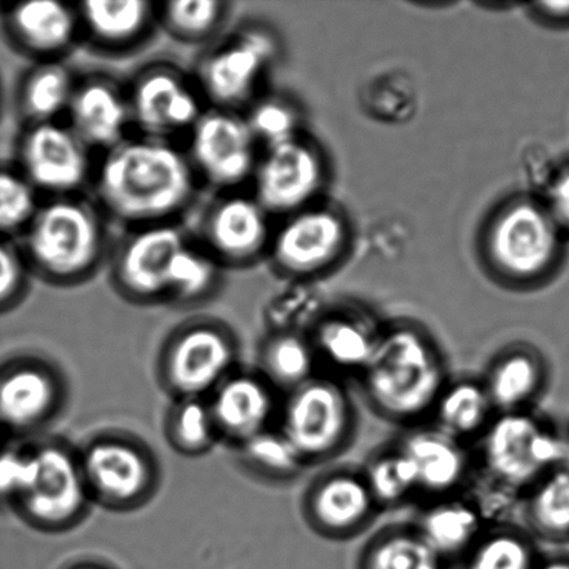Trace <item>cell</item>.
Returning a JSON list of instances; mask_svg holds the SVG:
<instances>
[{
  "label": "cell",
  "mask_w": 569,
  "mask_h": 569,
  "mask_svg": "<svg viewBox=\"0 0 569 569\" xmlns=\"http://www.w3.org/2000/svg\"><path fill=\"white\" fill-rule=\"evenodd\" d=\"M198 176L170 141L127 138L104 152L94 172L99 203L137 228L172 222L193 198Z\"/></svg>",
  "instance_id": "obj_1"
},
{
  "label": "cell",
  "mask_w": 569,
  "mask_h": 569,
  "mask_svg": "<svg viewBox=\"0 0 569 569\" xmlns=\"http://www.w3.org/2000/svg\"><path fill=\"white\" fill-rule=\"evenodd\" d=\"M449 381L438 340L410 321L383 326L376 351L356 379L373 415L403 428L429 420Z\"/></svg>",
  "instance_id": "obj_2"
},
{
  "label": "cell",
  "mask_w": 569,
  "mask_h": 569,
  "mask_svg": "<svg viewBox=\"0 0 569 569\" xmlns=\"http://www.w3.org/2000/svg\"><path fill=\"white\" fill-rule=\"evenodd\" d=\"M24 239L28 263L53 283L87 280L103 258V222L98 211L77 194L39 204Z\"/></svg>",
  "instance_id": "obj_3"
},
{
  "label": "cell",
  "mask_w": 569,
  "mask_h": 569,
  "mask_svg": "<svg viewBox=\"0 0 569 569\" xmlns=\"http://www.w3.org/2000/svg\"><path fill=\"white\" fill-rule=\"evenodd\" d=\"M478 443L488 482L520 496L565 460V431L537 409L498 412Z\"/></svg>",
  "instance_id": "obj_4"
},
{
  "label": "cell",
  "mask_w": 569,
  "mask_h": 569,
  "mask_svg": "<svg viewBox=\"0 0 569 569\" xmlns=\"http://www.w3.org/2000/svg\"><path fill=\"white\" fill-rule=\"evenodd\" d=\"M357 426L359 415L343 379L318 373L282 396L277 427L310 467L337 459L348 450Z\"/></svg>",
  "instance_id": "obj_5"
},
{
  "label": "cell",
  "mask_w": 569,
  "mask_h": 569,
  "mask_svg": "<svg viewBox=\"0 0 569 569\" xmlns=\"http://www.w3.org/2000/svg\"><path fill=\"white\" fill-rule=\"evenodd\" d=\"M485 250L503 280L535 283L545 280L559 263L562 231L545 203L515 200L493 217Z\"/></svg>",
  "instance_id": "obj_6"
},
{
  "label": "cell",
  "mask_w": 569,
  "mask_h": 569,
  "mask_svg": "<svg viewBox=\"0 0 569 569\" xmlns=\"http://www.w3.org/2000/svg\"><path fill=\"white\" fill-rule=\"evenodd\" d=\"M30 483L19 503L33 527L48 532L66 531L80 522L92 503L80 455L60 442H43L31 449Z\"/></svg>",
  "instance_id": "obj_7"
},
{
  "label": "cell",
  "mask_w": 569,
  "mask_h": 569,
  "mask_svg": "<svg viewBox=\"0 0 569 569\" xmlns=\"http://www.w3.org/2000/svg\"><path fill=\"white\" fill-rule=\"evenodd\" d=\"M238 345L213 322H194L172 335L160 359V378L176 399H208L237 371Z\"/></svg>",
  "instance_id": "obj_8"
},
{
  "label": "cell",
  "mask_w": 569,
  "mask_h": 569,
  "mask_svg": "<svg viewBox=\"0 0 569 569\" xmlns=\"http://www.w3.org/2000/svg\"><path fill=\"white\" fill-rule=\"evenodd\" d=\"M78 455L92 501L106 509H137L152 498L158 487L153 456L131 439L100 437Z\"/></svg>",
  "instance_id": "obj_9"
},
{
  "label": "cell",
  "mask_w": 569,
  "mask_h": 569,
  "mask_svg": "<svg viewBox=\"0 0 569 569\" xmlns=\"http://www.w3.org/2000/svg\"><path fill=\"white\" fill-rule=\"evenodd\" d=\"M189 137L188 158L197 176L209 186L237 191L252 181L259 144L237 110H204Z\"/></svg>",
  "instance_id": "obj_10"
},
{
  "label": "cell",
  "mask_w": 569,
  "mask_h": 569,
  "mask_svg": "<svg viewBox=\"0 0 569 569\" xmlns=\"http://www.w3.org/2000/svg\"><path fill=\"white\" fill-rule=\"evenodd\" d=\"M277 52L276 38L269 31L243 28L200 60L199 91L214 108L236 110L253 97Z\"/></svg>",
  "instance_id": "obj_11"
},
{
  "label": "cell",
  "mask_w": 569,
  "mask_h": 569,
  "mask_svg": "<svg viewBox=\"0 0 569 569\" xmlns=\"http://www.w3.org/2000/svg\"><path fill=\"white\" fill-rule=\"evenodd\" d=\"M189 243L186 233L172 222L137 228L116 254L117 289L136 303L169 301L177 261Z\"/></svg>",
  "instance_id": "obj_12"
},
{
  "label": "cell",
  "mask_w": 569,
  "mask_h": 569,
  "mask_svg": "<svg viewBox=\"0 0 569 569\" xmlns=\"http://www.w3.org/2000/svg\"><path fill=\"white\" fill-rule=\"evenodd\" d=\"M379 507L361 470L331 468L312 479L301 499V515L318 537L353 539L370 528Z\"/></svg>",
  "instance_id": "obj_13"
},
{
  "label": "cell",
  "mask_w": 569,
  "mask_h": 569,
  "mask_svg": "<svg viewBox=\"0 0 569 569\" xmlns=\"http://www.w3.org/2000/svg\"><path fill=\"white\" fill-rule=\"evenodd\" d=\"M89 150L60 121L31 124L20 143V172L37 192L52 198L72 197L91 177Z\"/></svg>",
  "instance_id": "obj_14"
},
{
  "label": "cell",
  "mask_w": 569,
  "mask_h": 569,
  "mask_svg": "<svg viewBox=\"0 0 569 569\" xmlns=\"http://www.w3.org/2000/svg\"><path fill=\"white\" fill-rule=\"evenodd\" d=\"M128 94L132 124L143 137L164 139L192 128L204 113L202 92L171 67H153L133 81Z\"/></svg>",
  "instance_id": "obj_15"
},
{
  "label": "cell",
  "mask_w": 569,
  "mask_h": 569,
  "mask_svg": "<svg viewBox=\"0 0 569 569\" xmlns=\"http://www.w3.org/2000/svg\"><path fill=\"white\" fill-rule=\"evenodd\" d=\"M253 198L267 213L292 216L309 208L323 182L320 154L309 143L295 139L264 149L256 166Z\"/></svg>",
  "instance_id": "obj_16"
},
{
  "label": "cell",
  "mask_w": 569,
  "mask_h": 569,
  "mask_svg": "<svg viewBox=\"0 0 569 569\" xmlns=\"http://www.w3.org/2000/svg\"><path fill=\"white\" fill-rule=\"evenodd\" d=\"M348 230L337 213L303 209L283 222L272 236L269 252L278 270L292 277L326 271L343 253Z\"/></svg>",
  "instance_id": "obj_17"
},
{
  "label": "cell",
  "mask_w": 569,
  "mask_h": 569,
  "mask_svg": "<svg viewBox=\"0 0 569 569\" xmlns=\"http://www.w3.org/2000/svg\"><path fill=\"white\" fill-rule=\"evenodd\" d=\"M417 473L420 496L429 500L462 493L470 481L473 457L470 445L426 421L405 428L396 440Z\"/></svg>",
  "instance_id": "obj_18"
},
{
  "label": "cell",
  "mask_w": 569,
  "mask_h": 569,
  "mask_svg": "<svg viewBox=\"0 0 569 569\" xmlns=\"http://www.w3.org/2000/svg\"><path fill=\"white\" fill-rule=\"evenodd\" d=\"M280 395L260 372H232L208 398L220 440L239 446L276 427Z\"/></svg>",
  "instance_id": "obj_19"
},
{
  "label": "cell",
  "mask_w": 569,
  "mask_h": 569,
  "mask_svg": "<svg viewBox=\"0 0 569 569\" xmlns=\"http://www.w3.org/2000/svg\"><path fill=\"white\" fill-rule=\"evenodd\" d=\"M269 217L253 194H227L206 217L208 252L220 264L253 263L270 249L272 233Z\"/></svg>",
  "instance_id": "obj_20"
},
{
  "label": "cell",
  "mask_w": 569,
  "mask_h": 569,
  "mask_svg": "<svg viewBox=\"0 0 569 569\" xmlns=\"http://www.w3.org/2000/svg\"><path fill=\"white\" fill-rule=\"evenodd\" d=\"M383 326L360 310L339 309L317 318L309 331L321 373L360 376L376 351Z\"/></svg>",
  "instance_id": "obj_21"
},
{
  "label": "cell",
  "mask_w": 569,
  "mask_h": 569,
  "mask_svg": "<svg viewBox=\"0 0 569 569\" xmlns=\"http://www.w3.org/2000/svg\"><path fill=\"white\" fill-rule=\"evenodd\" d=\"M63 401V381L44 362H24L0 378V423L16 431L47 426Z\"/></svg>",
  "instance_id": "obj_22"
},
{
  "label": "cell",
  "mask_w": 569,
  "mask_h": 569,
  "mask_svg": "<svg viewBox=\"0 0 569 569\" xmlns=\"http://www.w3.org/2000/svg\"><path fill=\"white\" fill-rule=\"evenodd\" d=\"M498 412L532 410L550 382L545 355L529 343H511L496 353L481 378Z\"/></svg>",
  "instance_id": "obj_23"
},
{
  "label": "cell",
  "mask_w": 569,
  "mask_h": 569,
  "mask_svg": "<svg viewBox=\"0 0 569 569\" xmlns=\"http://www.w3.org/2000/svg\"><path fill=\"white\" fill-rule=\"evenodd\" d=\"M66 116L67 126L89 149L104 152L126 141L132 124L128 94L104 78L77 83Z\"/></svg>",
  "instance_id": "obj_24"
},
{
  "label": "cell",
  "mask_w": 569,
  "mask_h": 569,
  "mask_svg": "<svg viewBox=\"0 0 569 569\" xmlns=\"http://www.w3.org/2000/svg\"><path fill=\"white\" fill-rule=\"evenodd\" d=\"M415 527L449 566L465 559L489 523L477 501L460 493L429 500L418 515Z\"/></svg>",
  "instance_id": "obj_25"
},
{
  "label": "cell",
  "mask_w": 569,
  "mask_h": 569,
  "mask_svg": "<svg viewBox=\"0 0 569 569\" xmlns=\"http://www.w3.org/2000/svg\"><path fill=\"white\" fill-rule=\"evenodd\" d=\"M11 37L27 52L54 60L76 41L80 17L70 4L58 0H32L17 3L8 11Z\"/></svg>",
  "instance_id": "obj_26"
},
{
  "label": "cell",
  "mask_w": 569,
  "mask_h": 569,
  "mask_svg": "<svg viewBox=\"0 0 569 569\" xmlns=\"http://www.w3.org/2000/svg\"><path fill=\"white\" fill-rule=\"evenodd\" d=\"M496 411L481 378L450 379L433 406L429 422L467 445L478 442Z\"/></svg>",
  "instance_id": "obj_27"
},
{
  "label": "cell",
  "mask_w": 569,
  "mask_h": 569,
  "mask_svg": "<svg viewBox=\"0 0 569 569\" xmlns=\"http://www.w3.org/2000/svg\"><path fill=\"white\" fill-rule=\"evenodd\" d=\"M144 0H89L78 6L82 30L103 48L122 49L141 41L158 14Z\"/></svg>",
  "instance_id": "obj_28"
},
{
  "label": "cell",
  "mask_w": 569,
  "mask_h": 569,
  "mask_svg": "<svg viewBox=\"0 0 569 569\" xmlns=\"http://www.w3.org/2000/svg\"><path fill=\"white\" fill-rule=\"evenodd\" d=\"M523 529L549 545L569 543V470L565 466L540 478L521 496Z\"/></svg>",
  "instance_id": "obj_29"
},
{
  "label": "cell",
  "mask_w": 569,
  "mask_h": 569,
  "mask_svg": "<svg viewBox=\"0 0 569 569\" xmlns=\"http://www.w3.org/2000/svg\"><path fill=\"white\" fill-rule=\"evenodd\" d=\"M259 372L282 396L321 373L309 332L278 329L260 348Z\"/></svg>",
  "instance_id": "obj_30"
},
{
  "label": "cell",
  "mask_w": 569,
  "mask_h": 569,
  "mask_svg": "<svg viewBox=\"0 0 569 569\" xmlns=\"http://www.w3.org/2000/svg\"><path fill=\"white\" fill-rule=\"evenodd\" d=\"M355 569H448V565L415 526H392L367 540Z\"/></svg>",
  "instance_id": "obj_31"
},
{
  "label": "cell",
  "mask_w": 569,
  "mask_h": 569,
  "mask_svg": "<svg viewBox=\"0 0 569 569\" xmlns=\"http://www.w3.org/2000/svg\"><path fill=\"white\" fill-rule=\"evenodd\" d=\"M538 542L516 523L489 527L468 551L462 569H533L540 559Z\"/></svg>",
  "instance_id": "obj_32"
},
{
  "label": "cell",
  "mask_w": 569,
  "mask_h": 569,
  "mask_svg": "<svg viewBox=\"0 0 569 569\" xmlns=\"http://www.w3.org/2000/svg\"><path fill=\"white\" fill-rule=\"evenodd\" d=\"M76 88L74 77L64 64L44 60L22 83V111L31 124L59 121L61 114H67Z\"/></svg>",
  "instance_id": "obj_33"
},
{
  "label": "cell",
  "mask_w": 569,
  "mask_h": 569,
  "mask_svg": "<svg viewBox=\"0 0 569 569\" xmlns=\"http://www.w3.org/2000/svg\"><path fill=\"white\" fill-rule=\"evenodd\" d=\"M361 472L381 511L398 509L420 496L415 467L396 443L368 457Z\"/></svg>",
  "instance_id": "obj_34"
},
{
  "label": "cell",
  "mask_w": 569,
  "mask_h": 569,
  "mask_svg": "<svg viewBox=\"0 0 569 569\" xmlns=\"http://www.w3.org/2000/svg\"><path fill=\"white\" fill-rule=\"evenodd\" d=\"M237 449L244 467L267 481L292 482L310 468L277 426L256 435Z\"/></svg>",
  "instance_id": "obj_35"
},
{
  "label": "cell",
  "mask_w": 569,
  "mask_h": 569,
  "mask_svg": "<svg viewBox=\"0 0 569 569\" xmlns=\"http://www.w3.org/2000/svg\"><path fill=\"white\" fill-rule=\"evenodd\" d=\"M166 437L182 456L199 457L219 442L213 415L206 398L176 399L166 421Z\"/></svg>",
  "instance_id": "obj_36"
},
{
  "label": "cell",
  "mask_w": 569,
  "mask_h": 569,
  "mask_svg": "<svg viewBox=\"0 0 569 569\" xmlns=\"http://www.w3.org/2000/svg\"><path fill=\"white\" fill-rule=\"evenodd\" d=\"M220 281V263L208 249L189 243L178 259L170 284L169 301L193 305L208 299Z\"/></svg>",
  "instance_id": "obj_37"
},
{
  "label": "cell",
  "mask_w": 569,
  "mask_h": 569,
  "mask_svg": "<svg viewBox=\"0 0 569 569\" xmlns=\"http://www.w3.org/2000/svg\"><path fill=\"white\" fill-rule=\"evenodd\" d=\"M226 3L219 0H174L160 4L158 16L172 36L188 42L204 41L219 30Z\"/></svg>",
  "instance_id": "obj_38"
},
{
  "label": "cell",
  "mask_w": 569,
  "mask_h": 569,
  "mask_svg": "<svg viewBox=\"0 0 569 569\" xmlns=\"http://www.w3.org/2000/svg\"><path fill=\"white\" fill-rule=\"evenodd\" d=\"M256 142L264 149L298 139L299 116L288 102L278 98L258 100L244 116Z\"/></svg>",
  "instance_id": "obj_39"
},
{
  "label": "cell",
  "mask_w": 569,
  "mask_h": 569,
  "mask_svg": "<svg viewBox=\"0 0 569 569\" xmlns=\"http://www.w3.org/2000/svg\"><path fill=\"white\" fill-rule=\"evenodd\" d=\"M39 208L38 192L20 171L0 170V233L24 232Z\"/></svg>",
  "instance_id": "obj_40"
},
{
  "label": "cell",
  "mask_w": 569,
  "mask_h": 569,
  "mask_svg": "<svg viewBox=\"0 0 569 569\" xmlns=\"http://www.w3.org/2000/svg\"><path fill=\"white\" fill-rule=\"evenodd\" d=\"M31 472V450L0 455V495L19 501L30 483Z\"/></svg>",
  "instance_id": "obj_41"
},
{
  "label": "cell",
  "mask_w": 569,
  "mask_h": 569,
  "mask_svg": "<svg viewBox=\"0 0 569 569\" xmlns=\"http://www.w3.org/2000/svg\"><path fill=\"white\" fill-rule=\"evenodd\" d=\"M24 284V261L10 244L0 241V306L19 298Z\"/></svg>",
  "instance_id": "obj_42"
},
{
  "label": "cell",
  "mask_w": 569,
  "mask_h": 569,
  "mask_svg": "<svg viewBox=\"0 0 569 569\" xmlns=\"http://www.w3.org/2000/svg\"><path fill=\"white\" fill-rule=\"evenodd\" d=\"M545 206L562 233H569V163L550 182Z\"/></svg>",
  "instance_id": "obj_43"
},
{
  "label": "cell",
  "mask_w": 569,
  "mask_h": 569,
  "mask_svg": "<svg viewBox=\"0 0 569 569\" xmlns=\"http://www.w3.org/2000/svg\"><path fill=\"white\" fill-rule=\"evenodd\" d=\"M538 13L553 22H569V2H543L537 6Z\"/></svg>",
  "instance_id": "obj_44"
},
{
  "label": "cell",
  "mask_w": 569,
  "mask_h": 569,
  "mask_svg": "<svg viewBox=\"0 0 569 569\" xmlns=\"http://www.w3.org/2000/svg\"><path fill=\"white\" fill-rule=\"evenodd\" d=\"M533 569H569V551L560 550L542 555Z\"/></svg>",
  "instance_id": "obj_45"
},
{
  "label": "cell",
  "mask_w": 569,
  "mask_h": 569,
  "mask_svg": "<svg viewBox=\"0 0 569 569\" xmlns=\"http://www.w3.org/2000/svg\"><path fill=\"white\" fill-rule=\"evenodd\" d=\"M562 466L569 470V428L565 431V460H562Z\"/></svg>",
  "instance_id": "obj_46"
},
{
  "label": "cell",
  "mask_w": 569,
  "mask_h": 569,
  "mask_svg": "<svg viewBox=\"0 0 569 569\" xmlns=\"http://www.w3.org/2000/svg\"><path fill=\"white\" fill-rule=\"evenodd\" d=\"M74 569H103V568H100V567H97V566H80V567H77Z\"/></svg>",
  "instance_id": "obj_47"
}]
</instances>
